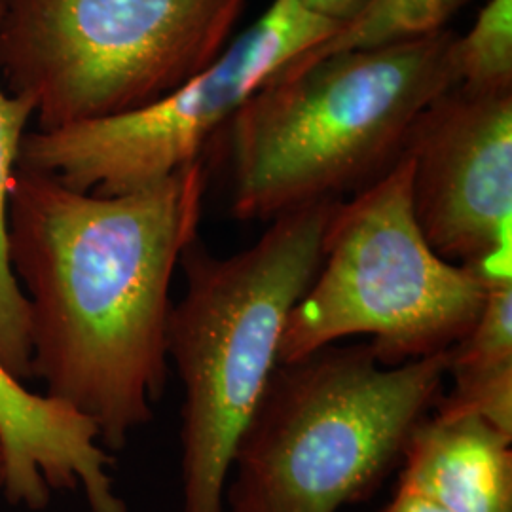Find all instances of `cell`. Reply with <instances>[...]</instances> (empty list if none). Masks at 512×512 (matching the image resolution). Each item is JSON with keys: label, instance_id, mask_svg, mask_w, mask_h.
<instances>
[{"label": "cell", "instance_id": "1", "mask_svg": "<svg viewBox=\"0 0 512 512\" xmlns=\"http://www.w3.org/2000/svg\"><path fill=\"white\" fill-rule=\"evenodd\" d=\"M205 184L202 160L120 196L18 165L8 258L27 302L31 374L109 450H122L164 397L169 291L200 236Z\"/></svg>", "mask_w": 512, "mask_h": 512}, {"label": "cell", "instance_id": "2", "mask_svg": "<svg viewBox=\"0 0 512 512\" xmlns=\"http://www.w3.org/2000/svg\"><path fill=\"white\" fill-rule=\"evenodd\" d=\"M454 42L444 29L268 82L228 124L234 217L272 222L382 177L421 112L458 86Z\"/></svg>", "mask_w": 512, "mask_h": 512}, {"label": "cell", "instance_id": "3", "mask_svg": "<svg viewBox=\"0 0 512 512\" xmlns=\"http://www.w3.org/2000/svg\"><path fill=\"white\" fill-rule=\"evenodd\" d=\"M338 200L272 220L238 255L192 239L179 260L184 294L171 306L167 357L183 385V512H224L234 454L279 365L289 313L323 260Z\"/></svg>", "mask_w": 512, "mask_h": 512}, {"label": "cell", "instance_id": "4", "mask_svg": "<svg viewBox=\"0 0 512 512\" xmlns=\"http://www.w3.org/2000/svg\"><path fill=\"white\" fill-rule=\"evenodd\" d=\"M450 349L384 366L370 344L279 363L234 454L230 512H338L374 494L437 404Z\"/></svg>", "mask_w": 512, "mask_h": 512}, {"label": "cell", "instance_id": "5", "mask_svg": "<svg viewBox=\"0 0 512 512\" xmlns=\"http://www.w3.org/2000/svg\"><path fill=\"white\" fill-rule=\"evenodd\" d=\"M406 156L330 215L323 260L279 344L293 363L348 336H370L384 366L454 348L475 327L490 287L437 255L412 207Z\"/></svg>", "mask_w": 512, "mask_h": 512}, {"label": "cell", "instance_id": "6", "mask_svg": "<svg viewBox=\"0 0 512 512\" xmlns=\"http://www.w3.org/2000/svg\"><path fill=\"white\" fill-rule=\"evenodd\" d=\"M247 0H2L4 88L38 129L143 109L213 65Z\"/></svg>", "mask_w": 512, "mask_h": 512}, {"label": "cell", "instance_id": "7", "mask_svg": "<svg viewBox=\"0 0 512 512\" xmlns=\"http://www.w3.org/2000/svg\"><path fill=\"white\" fill-rule=\"evenodd\" d=\"M338 27L296 0H274L213 65L162 99L109 118L27 133L19 167L99 196L162 183L200 162L207 141L258 90Z\"/></svg>", "mask_w": 512, "mask_h": 512}, {"label": "cell", "instance_id": "8", "mask_svg": "<svg viewBox=\"0 0 512 512\" xmlns=\"http://www.w3.org/2000/svg\"><path fill=\"white\" fill-rule=\"evenodd\" d=\"M403 156L431 249L488 287L512 281V92L450 88L421 112Z\"/></svg>", "mask_w": 512, "mask_h": 512}, {"label": "cell", "instance_id": "9", "mask_svg": "<svg viewBox=\"0 0 512 512\" xmlns=\"http://www.w3.org/2000/svg\"><path fill=\"white\" fill-rule=\"evenodd\" d=\"M0 437L6 452L2 494L40 511L52 492H82L90 512H128L110 475L99 431L67 404L25 387L0 361Z\"/></svg>", "mask_w": 512, "mask_h": 512}, {"label": "cell", "instance_id": "10", "mask_svg": "<svg viewBox=\"0 0 512 512\" xmlns=\"http://www.w3.org/2000/svg\"><path fill=\"white\" fill-rule=\"evenodd\" d=\"M511 444L475 412L435 408L404 446L399 486L450 512H512Z\"/></svg>", "mask_w": 512, "mask_h": 512}, {"label": "cell", "instance_id": "11", "mask_svg": "<svg viewBox=\"0 0 512 512\" xmlns=\"http://www.w3.org/2000/svg\"><path fill=\"white\" fill-rule=\"evenodd\" d=\"M448 376L437 410L475 412L512 437V281L490 287L475 327L450 349Z\"/></svg>", "mask_w": 512, "mask_h": 512}, {"label": "cell", "instance_id": "12", "mask_svg": "<svg viewBox=\"0 0 512 512\" xmlns=\"http://www.w3.org/2000/svg\"><path fill=\"white\" fill-rule=\"evenodd\" d=\"M33 116L35 105L29 97L14 95L0 84V361L21 382L33 378L31 346L27 302L8 258V202L21 145Z\"/></svg>", "mask_w": 512, "mask_h": 512}, {"label": "cell", "instance_id": "13", "mask_svg": "<svg viewBox=\"0 0 512 512\" xmlns=\"http://www.w3.org/2000/svg\"><path fill=\"white\" fill-rule=\"evenodd\" d=\"M465 0H368L365 8L340 25L327 40L294 57L270 82L302 73L306 67L342 52L370 50L444 31Z\"/></svg>", "mask_w": 512, "mask_h": 512}, {"label": "cell", "instance_id": "14", "mask_svg": "<svg viewBox=\"0 0 512 512\" xmlns=\"http://www.w3.org/2000/svg\"><path fill=\"white\" fill-rule=\"evenodd\" d=\"M459 86L512 92V0H488L475 25L454 42Z\"/></svg>", "mask_w": 512, "mask_h": 512}, {"label": "cell", "instance_id": "15", "mask_svg": "<svg viewBox=\"0 0 512 512\" xmlns=\"http://www.w3.org/2000/svg\"><path fill=\"white\" fill-rule=\"evenodd\" d=\"M300 6L310 10L319 18L329 19L332 23L344 25L349 19L355 18L368 0H296Z\"/></svg>", "mask_w": 512, "mask_h": 512}, {"label": "cell", "instance_id": "16", "mask_svg": "<svg viewBox=\"0 0 512 512\" xmlns=\"http://www.w3.org/2000/svg\"><path fill=\"white\" fill-rule=\"evenodd\" d=\"M382 512H450L437 501L399 486L397 494Z\"/></svg>", "mask_w": 512, "mask_h": 512}, {"label": "cell", "instance_id": "17", "mask_svg": "<svg viewBox=\"0 0 512 512\" xmlns=\"http://www.w3.org/2000/svg\"><path fill=\"white\" fill-rule=\"evenodd\" d=\"M4 482H6V452H4V442L0 437V492L4 490Z\"/></svg>", "mask_w": 512, "mask_h": 512}]
</instances>
